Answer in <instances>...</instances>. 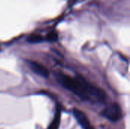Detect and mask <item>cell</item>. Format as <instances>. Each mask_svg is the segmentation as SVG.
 <instances>
[{"mask_svg":"<svg viewBox=\"0 0 130 129\" xmlns=\"http://www.w3.org/2000/svg\"><path fill=\"white\" fill-rule=\"evenodd\" d=\"M103 115L107 119L112 122H117L123 117V112L117 103L110 104L103 111Z\"/></svg>","mask_w":130,"mask_h":129,"instance_id":"7a4b0ae2","label":"cell"},{"mask_svg":"<svg viewBox=\"0 0 130 129\" xmlns=\"http://www.w3.org/2000/svg\"><path fill=\"white\" fill-rule=\"evenodd\" d=\"M46 39L49 41H55L57 39V34L55 32H51L46 36Z\"/></svg>","mask_w":130,"mask_h":129,"instance_id":"52a82bcc","label":"cell"},{"mask_svg":"<svg viewBox=\"0 0 130 129\" xmlns=\"http://www.w3.org/2000/svg\"><path fill=\"white\" fill-rule=\"evenodd\" d=\"M73 115L82 129H94V128L91 125L88 116L82 111L78 109H74Z\"/></svg>","mask_w":130,"mask_h":129,"instance_id":"3957f363","label":"cell"},{"mask_svg":"<svg viewBox=\"0 0 130 129\" xmlns=\"http://www.w3.org/2000/svg\"><path fill=\"white\" fill-rule=\"evenodd\" d=\"M56 78L62 87L84 100L98 103H104L107 100V94L103 90L89 84L82 77L72 78L63 73H58Z\"/></svg>","mask_w":130,"mask_h":129,"instance_id":"6da1fadb","label":"cell"},{"mask_svg":"<svg viewBox=\"0 0 130 129\" xmlns=\"http://www.w3.org/2000/svg\"><path fill=\"white\" fill-rule=\"evenodd\" d=\"M43 40L42 36L39 34H32L28 37V41L30 43H38Z\"/></svg>","mask_w":130,"mask_h":129,"instance_id":"8992f818","label":"cell"},{"mask_svg":"<svg viewBox=\"0 0 130 129\" xmlns=\"http://www.w3.org/2000/svg\"><path fill=\"white\" fill-rule=\"evenodd\" d=\"M59 125H60V111L58 109V111H56V116L53 122L50 125L48 129H59Z\"/></svg>","mask_w":130,"mask_h":129,"instance_id":"5b68a950","label":"cell"},{"mask_svg":"<svg viewBox=\"0 0 130 129\" xmlns=\"http://www.w3.org/2000/svg\"><path fill=\"white\" fill-rule=\"evenodd\" d=\"M28 65H29L30 68L37 75H39L44 78H46L49 76L50 75L49 71L47 70L46 67H44L41 64L34 61H28Z\"/></svg>","mask_w":130,"mask_h":129,"instance_id":"277c9868","label":"cell"}]
</instances>
